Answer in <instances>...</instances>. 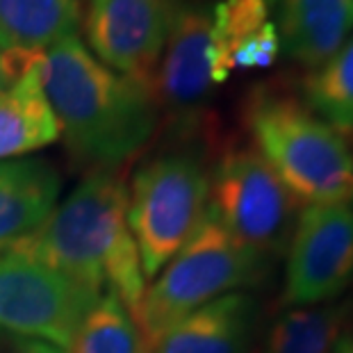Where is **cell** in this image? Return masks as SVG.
<instances>
[{
    "instance_id": "obj_12",
    "label": "cell",
    "mask_w": 353,
    "mask_h": 353,
    "mask_svg": "<svg viewBox=\"0 0 353 353\" xmlns=\"http://www.w3.org/2000/svg\"><path fill=\"white\" fill-rule=\"evenodd\" d=\"M255 317L249 292H230L164 330L148 353H246Z\"/></svg>"
},
{
    "instance_id": "obj_8",
    "label": "cell",
    "mask_w": 353,
    "mask_h": 353,
    "mask_svg": "<svg viewBox=\"0 0 353 353\" xmlns=\"http://www.w3.org/2000/svg\"><path fill=\"white\" fill-rule=\"evenodd\" d=\"M353 283L351 203L305 205L288 244L283 305L330 303Z\"/></svg>"
},
{
    "instance_id": "obj_20",
    "label": "cell",
    "mask_w": 353,
    "mask_h": 353,
    "mask_svg": "<svg viewBox=\"0 0 353 353\" xmlns=\"http://www.w3.org/2000/svg\"><path fill=\"white\" fill-rule=\"evenodd\" d=\"M0 353H64V351L43 340H34V337H26L0 328Z\"/></svg>"
},
{
    "instance_id": "obj_19",
    "label": "cell",
    "mask_w": 353,
    "mask_h": 353,
    "mask_svg": "<svg viewBox=\"0 0 353 353\" xmlns=\"http://www.w3.org/2000/svg\"><path fill=\"white\" fill-rule=\"evenodd\" d=\"M212 76L219 85L230 76L232 55L274 23L269 0H221L212 12Z\"/></svg>"
},
{
    "instance_id": "obj_11",
    "label": "cell",
    "mask_w": 353,
    "mask_h": 353,
    "mask_svg": "<svg viewBox=\"0 0 353 353\" xmlns=\"http://www.w3.org/2000/svg\"><path fill=\"white\" fill-rule=\"evenodd\" d=\"M57 139L62 130L43 87V55L23 59L0 92V162L41 151Z\"/></svg>"
},
{
    "instance_id": "obj_10",
    "label": "cell",
    "mask_w": 353,
    "mask_h": 353,
    "mask_svg": "<svg viewBox=\"0 0 353 353\" xmlns=\"http://www.w3.org/2000/svg\"><path fill=\"white\" fill-rule=\"evenodd\" d=\"M174 12L176 0H89L82 19L89 52L153 92Z\"/></svg>"
},
{
    "instance_id": "obj_21",
    "label": "cell",
    "mask_w": 353,
    "mask_h": 353,
    "mask_svg": "<svg viewBox=\"0 0 353 353\" xmlns=\"http://www.w3.org/2000/svg\"><path fill=\"white\" fill-rule=\"evenodd\" d=\"M12 78H14V71H12V66L7 64V59L0 55V92H3V89L10 85L12 82Z\"/></svg>"
},
{
    "instance_id": "obj_14",
    "label": "cell",
    "mask_w": 353,
    "mask_h": 353,
    "mask_svg": "<svg viewBox=\"0 0 353 353\" xmlns=\"http://www.w3.org/2000/svg\"><path fill=\"white\" fill-rule=\"evenodd\" d=\"M62 192V176L43 157L0 162V251L48 219Z\"/></svg>"
},
{
    "instance_id": "obj_13",
    "label": "cell",
    "mask_w": 353,
    "mask_h": 353,
    "mask_svg": "<svg viewBox=\"0 0 353 353\" xmlns=\"http://www.w3.org/2000/svg\"><path fill=\"white\" fill-rule=\"evenodd\" d=\"M276 7L281 50L303 69H317L353 32V0H269Z\"/></svg>"
},
{
    "instance_id": "obj_17",
    "label": "cell",
    "mask_w": 353,
    "mask_h": 353,
    "mask_svg": "<svg viewBox=\"0 0 353 353\" xmlns=\"http://www.w3.org/2000/svg\"><path fill=\"white\" fill-rule=\"evenodd\" d=\"M301 101L337 132L353 130V34L333 57L307 71Z\"/></svg>"
},
{
    "instance_id": "obj_16",
    "label": "cell",
    "mask_w": 353,
    "mask_h": 353,
    "mask_svg": "<svg viewBox=\"0 0 353 353\" xmlns=\"http://www.w3.org/2000/svg\"><path fill=\"white\" fill-rule=\"evenodd\" d=\"M347 312V305L333 301L288 307L269 328L265 353H333Z\"/></svg>"
},
{
    "instance_id": "obj_4",
    "label": "cell",
    "mask_w": 353,
    "mask_h": 353,
    "mask_svg": "<svg viewBox=\"0 0 353 353\" xmlns=\"http://www.w3.org/2000/svg\"><path fill=\"white\" fill-rule=\"evenodd\" d=\"M265 269L267 258L232 237L205 208L192 237L144 292L134 321L146 353L164 330L214 299L255 285Z\"/></svg>"
},
{
    "instance_id": "obj_22",
    "label": "cell",
    "mask_w": 353,
    "mask_h": 353,
    "mask_svg": "<svg viewBox=\"0 0 353 353\" xmlns=\"http://www.w3.org/2000/svg\"><path fill=\"white\" fill-rule=\"evenodd\" d=\"M333 353H353V335L351 333H342V337L335 344Z\"/></svg>"
},
{
    "instance_id": "obj_9",
    "label": "cell",
    "mask_w": 353,
    "mask_h": 353,
    "mask_svg": "<svg viewBox=\"0 0 353 353\" xmlns=\"http://www.w3.org/2000/svg\"><path fill=\"white\" fill-rule=\"evenodd\" d=\"M216 85L212 76V14L205 7L178 3L167 46L153 78L160 117L187 141L203 130V108Z\"/></svg>"
},
{
    "instance_id": "obj_3",
    "label": "cell",
    "mask_w": 353,
    "mask_h": 353,
    "mask_svg": "<svg viewBox=\"0 0 353 353\" xmlns=\"http://www.w3.org/2000/svg\"><path fill=\"white\" fill-rule=\"evenodd\" d=\"M251 148L288 187L299 205L353 201V151L294 94L255 87L244 103Z\"/></svg>"
},
{
    "instance_id": "obj_2",
    "label": "cell",
    "mask_w": 353,
    "mask_h": 353,
    "mask_svg": "<svg viewBox=\"0 0 353 353\" xmlns=\"http://www.w3.org/2000/svg\"><path fill=\"white\" fill-rule=\"evenodd\" d=\"M12 249L96 292H114L137 317L148 281L128 226L121 171H89L48 219Z\"/></svg>"
},
{
    "instance_id": "obj_1",
    "label": "cell",
    "mask_w": 353,
    "mask_h": 353,
    "mask_svg": "<svg viewBox=\"0 0 353 353\" xmlns=\"http://www.w3.org/2000/svg\"><path fill=\"white\" fill-rule=\"evenodd\" d=\"M43 87L71 155L89 171H121L162 123L151 89L108 69L80 37L43 52Z\"/></svg>"
},
{
    "instance_id": "obj_6",
    "label": "cell",
    "mask_w": 353,
    "mask_h": 353,
    "mask_svg": "<svg viewBox=\"0 0 353 353\" xmlns=\"http://www.w3.org/2000/svg\"><path fill=\"white\" fill-rule=\"evenodd\" d=\"M294 196L251 146H230L210 169L208 212L262 258L281 255L296 223Z\"/></svg>"
},
{
    "instance_id": "obj_23",
    "label": "cell",
    "mask_w": 353,
    "mask_h": 353,
    "mask_svg": "<svg viewBox=\"0 0 353 353\" xmlns=\"http://www.w3.org/2000/svg\"><path fill=\"white\" fill-rule=\"evenodd\" d=\"M349 134H351V151H353V130H351Z\"/></svg>"
},
{
    "instance_id": "obj_18",
    "label": "cell",
    "mask_w": 353,
    "mask_h": 353,
    "mask_svg": "<svg viewBox=\"0 0 353 353\" xmlns=\"http://www.w3.org/2000/svg\"><path fill=\"white\" fill-rule=\"evenodd\" d=\"M66 353H146V347L134 317L108 290L82 319Z\"/></svg>"
},
{
    "instance_id": "obj_5",
    "label": "cell",
    "mask_w": 353,
    "mask_h": 353,
    "mask_svg": "<svg viewBox=\"0 0 353 353\" xmlns=\"http://www.w3.org/2000/svg\"><path fill=\"white\" fill-rule=\"evenodd\" d=\"M210 169L192 146L148 157L128 187V226L146 281L183 249L208 208Z\"/></svg>"
},
{
    "instance_id": "obj_15",
    "label": "cell",
    "mask_w": 353,
    "mask_h": 353,
    "mask_svg": "<svg viewBox=\"0 0 353 353\" xmlns=\"http://www.w3.org/2000/svg\"><path fill=\"white\" fill-rule=\"evenodd\" d=\"M80 0H0V55L14 71L23 59L80 37Z\"/></svg>"
},
{
    "instance_id": "obj_7",
    "label": "cell",
    "mask_w": 353,
    "mask_h": 353,
    "mask_svg": "<svg viewBox=\"0 0 353 353\" xmlns=\"http://www.w3.org/2000/svg\"><path fill=\"white\" fill-rule=\"evenodd\" d=\"M105 292L71 281L12 246L0 251V328L66 351Z\"/></svg>"
}]
</instances>
